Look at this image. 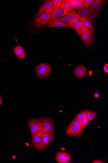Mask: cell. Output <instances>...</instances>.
<instances>
[{
	"label": "cell",
	"instance_id": "f546056e",
	"mask_svg": "<svg viewBox=\"0 0 108 163\" xmlns=\"http://www.w3.org/2000/svg\"><path fill=\"white\" fill-rule=\"evenodd\" d=\"M100 95L98 93H95L94 94V97L95 98H97L99 97Z\"/></svg>",
	"mask_w": 108,
	"mask_h": 163
},
{
	"label": "cell",
	"instance_id": "4316f807",
	"mask_svg": "<svg viewBox=\"0 0 108 163\" xmlns=\"http://www.w3.org/2000/svg\"><path fill=\"white\" fill-rule=\"evenodd\" d=\"M79 118L83 119L84 118H87V114L85 112L81 111V113L78 114L75 118Z\"/></svg>",
	"mask_w": 108,
	"mask_h": 163
},
{
	"label": "cell",
	"instance_id": "4dcf8cb0",
	"mask_svg": "<svg viewBox=\"0 0 108 163\" xmlns=\"http://www.w3.org/2000/svg\"><path fill=\"white\" fill-rule=\"evenodd\" d=\"M93 163H103V162H102L100 160H96L93 162Z\"/></svg>",
	"mask_w": 108,
	"mask_h": 163
},
{
	"label": "cell",
	"instance_id": "1f68e13d",
	"mask_svg": "<svg viewBox=\"0 0 108 163\" xmlns=\"http://www.w3.org/2000/svg\"><path fill=\"white\" fill-rule=\"evenodd\" d=\"M2 101L1 98V95H0V106L2 105Z\"/></svg>",
	"mask_w": 108,
	"mask_h": 163
},
{
	"label": "cell",
	"instance_id": "ffe728a7",
	"mask_svg": "<svg viewBox=\"0 0 108 163\" xmlns=\"http://www.w3.org/2000/svg\"><path fill=\"white\" fill-rule=\"evenodd\" d=\"M60 8L63 10L64 14L66 15L67 13L72 11V9L70 5L67 2L66 0H63Z\"/></svg>",
	"mask_w": 108,
	"mask_h": 163
},
{
	"label": "cell",
	"instance_id": "5b68a950",
	"mask_svg": "<svg viewBox=\"0 0 108 163\" xmlns=\"http://www.w3.org/2000/svg\"><path fill=\"white\" fill-rule=\"evenodd\" d=\"M32 137L35 133L42 130V119L41 118L30 119L28 121Z\"/></svg>",
	"mask_w": 108,
	"mask_h": 163
},
{
	"label": "cell",
	"instance_id": "9a60e30c",
	"mask_svg": "<svg viewBox=\"0 0 108 163\" xmlns=\"http://www.w3.org/2000/svg\"><path fill=\"white\" fill-rule=\"evenodd\" d=\"M52 1L53 4V10L51 12V19H52L55 13L57 12L58 10L60 9L63 1H62V0H52Z\"/></svg>",
	"mask_w": 108,
	"mask_h": 163
},
{
	"label": "cell",
	"instance_id": "52a82bcc",
	"mask_svg": "<svg viewBox=\"0 0 108 163\" xmlns=\"http://www.w3.org/2000/svg\"><path fill=\"white\" fill-rule=\"evenodd\" d=\"M105 1L103 0H95L93 1L92 5L95 10V13L90 19V21L91 22H93L103 9Z\"/></svg>",
	"mask_w": 108,
	"mask_h": 163
},
{
	"label": "cell",
	"instance_id": "8fae6325",
	"mask_svg": "<svg viewBox=\"0 0 108 163\" xmlns=\"http://www.w3.org/2000/svg\"><path fill=\"white\" fill-rule=\"evenodd\" d=\"M74 73L77 78L82 79L86 75L87 70L85 66L82 65H79L77 66L75 68Z\"/></svg>",
	"mask_w": 108,
	"mask_h": 163
},
{
	"label": "cell",
	"instance_id": "d4e9b609",
	"mask_svg": "<svg viewBox=\"0 0 108 163\" xmlns=\"http://www.w3.org/2000/svg\"><path fill=\"white\" fill-rule=\"evenodd\" d=\"M84 2V0H77L76 6H75V9L76 10V11L78 12L79 11Z\"/></svg>",
	"mask_w": 108,
	"mask_h": 163
},
{
	"label": "cell",
	"instance_id": "ba28073f",
	"mask_svg": "<svg viewBox=\"0 0 108 163\" xmlns=\"http://www.w3.org/2000/svg\"><path fill=\"white\" fill-rule=\"evenodd\" d=\"M83 130L79 125H69L67 128L66 133L67 135L76 137L81 135Z\"/></svg>",
	"mask_w": 108,
	"mask_h": 163
},
{
	"label": "cell",
	"instance_id": "ac0fdd59",
	"mask_svg": "<svg viewBox=\"0 0 108 163\" xmlns=\"http://www.w3.org/2000/svg\"><path fill=\"white\" fill-rule=\"evenodd\" d=\"M59 20L62 21L65 23L69 27L71 28L75 31L73 26L72 19L69 16L64 15L63 17L59 19Z\"/></svg>",
	"mask_w": 108,
	"mask_h": 163
},
{
	"label": "cell",
	"instance_id": "603a6c76",
	"mask_svg": "<svg viewBox=\"0 0 108 163\" xmlns=\"http://www.w3.org/2000/svg\"><path fill=\"white\" fill-rule=\"evenodd\" d=\"M94 1L93 0H85L80 10H84L87 9L90 7Z\"/></svg>",
	"mask_w": 108,
	"mask_h": 163
},
{
	"label": "cell",
	"instance_id": "2e32d148",
	"mask_svg": "<svg viewBox=\"0 0 108 163\" xmlns=\"http://www.w3.org/2000/svg\"><path fill=\"white\" fill-rule=\"evenodd\" d=\"M80 20L82 21L85 26L88 28L90 29V31L92 34V36L94 37V26L90 21L87 18L85 17H81L80 18Z\"/></svg>",
	"mask_w": 108,
	"mask_h": 163
},
{
	"label": "cell",
	"instance_id": "7402d4cb",
	"mask_svg": "<svg viewBox=\"0 0 108 163\" xmlns=\"http://www.w3.org/2000/svg\"><path fill=\"white\" fill-rule=\"evenodd\" d=\"M73 26L75 29V31L77 32V33L78 34V35H79L81 39L80 35V31L81 29L84 26V24H83L82 21L80 20L78 21L77 22L73 23Z\"/></svg>",
	"mask_w": 108,
	"mask_h": 163
},
{
	"label": "cell",
	"instance_id": "7c38bea8",
	"mask_svg": "<svg viewBox=\"0 0 108 163\" xmlns=\"http://www.w3.org/2000/svg\"><path fill=\"white\" fill-rule=\"evenodd\" d=\"M94 13H95V10L92 5H91L87 9L84 10H79L78 12V14L80 17H85L88 18V19L90 21V17H92Z\"/></svg>",
	"mask_w": 108,
	"mask_h": 163
},
{
	"label": "cell",
	"instance_id": "6da1fadb",
	"mask_svg": "<svg viewBox=\"0 0 108 163\" xmlns=\"http://www.w3.org/2000/svg\"><path fill=\"white\" fill-rule=\"evenodd\" d=\"M81 39L87 47L90 46L93 44V39L92 34L89 29L83 26L80 31Z\"/></svg>",
	"mask_w": 108,
	"mask_h": 163
},
{
	"label": "cell",
	"instance_id": "e0dca14e",
	"mask_svg": "<svg viewBox=\"0 0 108 163\" xmlns=\"http://www.w3.org/2000/svg\"><path fill=\"white\" fill-rule=\"evenodd\" d=\"M43 133L42 131L37 132L32 136V144L40 143L42 140Z\"/></svg>",
	"mask_w": 108,
	"mask_h": 163
},
{
	"label": "cell",
	"instance_id": "f1b7e54d",
	"mask_svg": "<svg viewBox=\"0 0 108 163\" xmlns=\"http://www.w3.org/2000/svg\"><path fill=\"white\" fill-rule=\"evenodd\" d=\"M103 70L105 73H108V64H107L104 66Z\"/></svg>",
	"mask_w": 108,
	"mask_h": 163
},
{
	"label": "cell",
	"instance_id": "83f0119b",
	"mask_svg": "<svg viewBox=\"0 0 108 163\" xmlns=\"http://www.w3.org/2000/svg\"><path fill=\"white\" fill-rule=\"evenodd\" d=\"M83 124V129H84L88 124V121L87 118H84L82 119Z\"/></svg>",
	"mask_w": 108,
	"mask_h": 163
},
{
	"label": "cell",
	"instance_id": "cb8c5ba5",
	"mask_svg": "<svg viewBox=\"0 0 108 163\" xmlns=\"http://www.w3.org/2000/svg\"><path fill=\"white\" fill-rule=\"evenodd\" d=\"M79 125L83 129V124L82 119L77 117L75 118L71 122L69 125Z\"/></svg>",
	"mask_w": 108,
	"mask_h": 163
},
{
	"label": "cell",
	"instance_id": "4fadbf2b",
	"mask_svg": "<svg viewBox=\"0 0 108 163\" xmlns=\"http://www.w3.org/2000/svg\"><path fill=\"white\" fill-rule=\"evenodd\" d=\"M43 27L44 28L69 27L65 23L59 20H53L51 22H49L43 26Z\"/></svg>",
	"mask_w": 108,
	"mask_h": 163
},
{
	"label": "cell",
	"instance_id": "30bf717a",
	"mask_svg": "<svg viewBox=\"0 0 108 163\" xmlns=\"http://www.w3.org/2000/svg\"><path fill=\"white\" fill-rule=\"evenodd\" d=\"M71 159V156L67 152H60L56 155V161L59 163H68Z\"/></svg>",
	"mask_w": 108,
	"mask_h": 163
},
{
	"label": "cell",
	"instance_id": "277c9868",
	"mask_svg": "<svg viewBox=\"0 0 108 163\" xmlns=\"http://www.w3.org/2000/svg\"><path fill=\"white\" fill-rule=\"evenodd\" d=\"M52 70L51 66L46 63H42L37 66L36 73L40 78L43 79L47 77Z\"/></svg>",
	"mask_w": 108,
	"mask_h": 163
},
{
	"label": "cell",
	"instance_id": "3957f363",
	"mask_svg": "<svg viewBox=\"0 0 108 163\" xmlns=\"http://www.w3.org/2000/svg\"><path fill=\"white\" fill-rule=\"evenodd\" d=\"M51 19V13L43 12L39 17L34 18V24L37 27L41 28L44 25L49 22Z\"/></svg>",
	"mask_w": 108,
	"mask_h": 163
},
{
	"label": "cell",
	"instance_id": "d6986e66",
	"mask_svg": "<svg viewBox=\"0 0 108 163\" xmlns=\"http://www.w3.org/2000/svg\"><path fill=\"white\" fill-rule=\"evenodd\" d=\"M71 17L73 23H75L80 20V16L78 13L75 10H72L66 14Z\"/></svg>",
	"mask_w": 108,
	"mask_h": 163
},
{
	"label": "cell",
	"instance_id": "9c48e42d",
	"mask_svg": "<svg viewBox=\"0 0 108 163\" xmlns=\"http://www.w3.org/2000/svg\"><path fill=\"white\" fill-rule=\"evenodd\" d=\"M53 4L52 1H47L42 5L38 13V16L39 17L43 12L50 13L53 11Z\"/></svg>",
	"mask_w": 108,
	"mask_h": 163
},
{
	"label": "cell",
	"instance_id": "7a4b0ae2",
	"mask_svg": "<svg viewBox=\"0 0 108 163\" xmlns=\"http://www.w3.org/2000/svg\"><path fill=\"white\" fill-rule=\"evenodd\" d=\"M42 119V130L43 133H49L51 138L54 137V125L52 120L48 117H44Z\"/></svg>",
	"mask_w": 108,
	"mask_h": 163
},
{
	"label": "cell",
	"instance_id": "5bb4252c",
	"mask_svg": "<svg viewBox=\"0 0 108 163\" xmlns=\"http://www.w3.org/2000/svg\"><path fill=\"white\" fill-rule=\"evenodd\" d=\"M13 50L16 57L21 59H25L26 57V53L23 47L19 45L14 48Z\"/></svg>",
	"mask_w": 108,
	"mask_h": 163
},
{
	"label": "cell",
	"instance_id": "44dd1931",
	"mask_svg": "<svg viewBox=\"0 0 108 163\" xmlns=\"http://www.w3.org/2000/svg\"><path fill=\"white\" fill-rule=\"evenodd\" d=\"M82 111L85 112L87 114V119H88V122L92 121L96 118V114L93 111L90 110H84Z\"/></svg>",
	"mask_w": 108,
	"mask_h": 163
},
{
	"label": "cell",
	"instance_id": "484cf974",
	"mask_svg": "<svg viewBox=\"0 0 108 163\" xmlns=\"http://www.w3.org/2000/svg\"><path fill=\"white\" fill-rule=\"evenodd\" d=\"M66 1L71 7L72 9H75L76 6L77 0H66Z\"/></svg>",
	"mask_w": 108,
	"mask_h": 163
},
{
	"label": "cell",
	"instance_id": "8992f818",
	"mask_svg": "<svg viewBox=\"0 0 108 163\" xmlns=\"http://www.w3.org/2000/svg\"><path fill=\"white\" fill-rule=\"evenodd\" d=\"M51 139V137L49 133H43L42 141L39 143L33 144L34 148L37 150H44L50 143Z\"/></svg>",
	"mask_w": 108,
	"mask_h": 163
}]
</instances>
